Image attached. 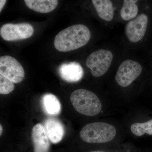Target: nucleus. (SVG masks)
I'll use <instances>...</instances> for the list:
<instances>
[{
    "label": "nucleus",
    "mask_w": 152,
    "mask_h": 152,
    "mask_svg": "<svg viewBox=\"0 0 152 152\" xmlns=\"http://www.w3.org/2000/svg\"><path fill=\"white\" fill-rule=\"evenodd\" d=\"M91 37V32L86 26L73 25L61 31L56 36L55 47L59 51H71L86 45Z\"/></svg>",
    "instance_id": "f257e3e1"
},
{
    "label": "nucleus",
    "mask_w": 152,
    "mask_h": 152,
    "mask_svg": "<svg viewBox=\"0 0 152 152\" xmlns=\"http://www.w3.org/2000/svg\"><path fill=\"white\" fill-rule=\"evenodd\" d=\"M70 101L79 113L88 116H94L100 113L102 104L94 93L84 89L74 91L70 96Z\"/></svg>",
    "instance_id": "f03ea898"
},
{
    "label": "nucleus",
    "mask_w": 152,
    "mask_h": 152,
    "mask_svg": "<svg viewBox=\"0 0 152 152\" xmlns=\"http://www.w3.org/2000/svg\"><path fill=\"white\" fill-rule=\"evenodd\" d=\"M117 130L108 123L97 122L85 125L80 133L81 139L90 143H104L111 141L116 135Z\"/></svg>",
    "instance_id": "7ed1b4c3"
},
{
    "label": "nucleus",
    "mask_w": 152,
    "mask_h": 152,
    "mask_svg": "<svg viewBox=\"0 0 152 152\" xmlns=\"http://www.w3.org/2000/svg\"><path fill=\"white\" fill-rule=\"evenodd\" d=\"M113 56L111 52L101 50L93 52L86 60V65L91 71L93 76L100 77L107 72L111 64Z\"/></svg>",
    "instance_id": "20e7f679"
},
{
    "label": "nucleus",
    "mask_w": 152,
    "mask_h": 152,
    "mask_svg": "<svg viewBox=\"0 0 152 152\" xmlns=\"http://www.w3.org/2000/svg\"><path fill=\"white\" fill-rule=\"evenodd\" d=\"M141 65L135 61L128 59L120 65L116 74V81L121 86H129L141 74Z\"/></svg>",
    "instance_id": "39448f33"
},
{
    "label": "nucleus",
    "mask_w": 152,
    "mask_h": 152,
    "mask_svg": "<svg viewBox=\"0 0 152 152\" xmlns=\"http://www.w3.org/2000/svg\"><path fill=\"white\" fill-rule=\"evenodd\" d=\"M0 74L13 83H18L24 78L25 71L15 58L4 56L0 58Z\"/></svg>",
    "instance_id": "423d86ee"
},
{
    "label": "nucleus",
    "mask_w": 152,
    "mask_h": 152,
    "mask_svg": "<svg viewBox=\"0 0 152 152\" xmlns=\"http://www.w3.org/2000/svg\"><path fill=\"white\" fill-rule=\"evenodd\" d=\"M34 32L33 26L28 23L6 24L3 25L0 29L1 37L7 41L28 39L32 36Z\"/></svg>",
    "instance_id": "0eeeda50"
},
{
    "label": "nucleus",
    "mask_w": 152,
    "mask_h": 152,
    "mask_svg": "<svg viewBox=\"0 0 152 152\" xmlns=\"http://www.w3.org/2000/svg\"><path fill=\"white\" fill-rule=\"evenodd\" d=\"M148 17L145 14H142L127 24L126 34L129 40L136 43L144 37L146 31Z\"/></svg>",
    "instance_id": "6e6552de"
},
{
    "label": "nucleus",
    "mask_w": 152,
    "mask_h": 152,
    "mask_svg": "<svg viewBox=\"0 0 152 152\" xmlns=\"http://www.w3.org/2000/svg\"><path fill=\"white\" fill-rule=\"evenodd\" d=\"M31 138L34 152H49L50 140L43 125L37 124L33 127Z\"/></svg>",
    "instance_id": "1a4fd4ad"
},
{
    "label": "nucleus",
    "mask_w": 152,
    "mask_h": 152,
    "mask_svg": "<svg viewBox=\"0 0 152 152\" xmlns=\"http://www.w3.org/2000/svg\"><path fill=\"white\" fill-rule=\"evenodd\" d=\"M60 77L64 80L69 83H76L80 80L84 75L83 69L77 62L64 63L59 68Z\"/></svg>",
    "instance_id": "9d476101"
},
{
    "label": "nucleus",
    "mask_w": 152,
    "mask_h": 152,
    "mask_svg": "<svg viewBox=\"0 0 152 152\" xmlns=\"http://www.w3.org/2000/svg\"><path fill=\"white\" fill-rule=\"evenodd\" d=\"M44 127L50 141L57 144L61 141L64 134V128L61 122L56 119H47L44 123Z\"/></svg>",
    "instance_id": "9b49d317"
},
{
    "label": "nucleus",
    "mask_w": 152,
    "mask_h": 152,
    "mask_svg": "<svg viewBox=\"0 0 152 152\" xmlns=\"http://www.w3.org/2000/svg\"><path fill=\"white\" fill-rule=\"evenodd\" d=\"M28 8L41 13H48L55 10L58 4L57 0H25Z\"/></svg>",
    "instance_id": "f8f14e48"
},
{
    "label": "nucleus",
    "mask_w": 152,
    "mask_h": 152,
    "mask_svg": "<svg viewBox=\"0 0 152 152\" xmlns=\"http://www.w3.org/2000/svg\"><path fill=\"white\" fill-rule=\"evenodd\" d=\"M97 13L101 19L111 21L113 18L114 11L113 3L110 0L92 1Z\"/></svg>",
    "instance_id": "ddd939ff"
},
{
    "label": "nucleus",
    "mask_w": 152,
    "mask_h": 152,
    "mask_svg": "<svg viewBox=\"0 0 152 152\" xmlns=\"http://www.w3.org/2000/svg\"><path fill=\"white\" fill-rule=\"evenodd\" d=\"M42 104L45 113L50 115H56L61 111V104L58 98L51 94H45L42 97Z\"/></svg>",
    "instance_id": "4468645a"
},
{
    "label": "nucleus",
    "mask_w": 152,
    "mask_h": 152,
    "mask_svg": "<svg viewBox=\"0 0 152 152\" xmlns=\"http://www.w3.org/2000/svg\"><path fill=\"white\" fill-rule=\"evenodd\" d=\"M137 0H124L121 9V14L122 18L127 21L135 18L138 12V7L136 3Z\"/></svg>",
    "instance_id": "2eb2a0df"
},
{
    "label": "nucleus",
    "mask_w": 152,
    "mask_h": 152,
    "mask_svg": "<svg viewBox=\"0 0 152 152\" xmlns=\"http://www.w3.org/2000/svg\"><path fill=\"white\" fill-rule=\"evenodd\" d=\"M131 131L133 134L137 137L145 134L152 135V119L146 122L134 123L131 125Z\"/></svg>",
    "instance_id": "dca6fc26"
},
{
    "label": "nucleus",
    "mask_w": 152,
    "mask_h": 152,
    "mask_svg": "<svg viewBox=\"0 0 152 152\" xmlns=\"http://www.w3.org/2000/svg\"><path fill=\"white\" fill-rule=\"evenodd\" d=\"M15 85L12 82L0 75V94L5 95L12 92L14 89Z\"/></svg>",
    "instance_id": "f3484780"
},
{
    "label": "nucleus",
    "mask_w": 152,
    "mask_h": 152,
    "mask_svg": "<svg viewBox=\"0 0 152 152\" xmlns=\"http://www.w3.org/2000/svg\"><path fill=\"white\" fill-rule=\"evenodd\" d=\"M7 2L6 0H1L0 1V12H1L4 6L5 5V4Z\"/></svg>",
    "instance_id": "a211bd4d"
},
{
    "label": "nucleus",
    "mask_w": 152,
    "mask_h": 152,
    "mask_svg": "<svg viewBox=\"0 0 152 152\" xmlns=\"http://www.w3.org/2000/svg\"><path fill=\"white\" fill-rule=\"evenodd\" d=\"M3 132V127L1 125H0V135H1Z\"/></svg>",
    "instance_id": "6ab92c4d"
},
{
    "label": "nucleus",
    "mask_w": 152,
    "mask_h": 152,
    "mask_svg": "<svg viewBox=\"0 0 152 152\" xmlns=\"http://www.w3.org/2000/svg\"><path fill=\"white\" fill-rule=\"evenodd\" d=\"M88 152H107L104 151H92Z\"/></svg>",
    "instance_id": "aec40b11"
}]
</instances>
